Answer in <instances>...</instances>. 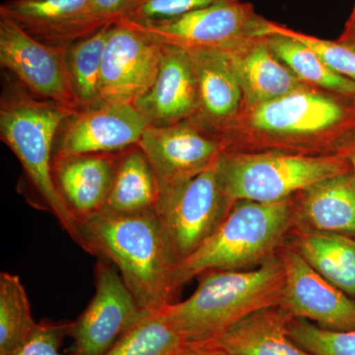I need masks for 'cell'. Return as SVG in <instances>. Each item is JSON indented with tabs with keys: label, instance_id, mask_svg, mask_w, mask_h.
<instances>
[{
	"label": "cell",
	"instance_id": "4316f807",
	"mask_svg": "<svg viewBox=\"0 0 355 355\" xmlns=\"http://www.w3.org/2000/svg\"><path fill=\"white\" fill-rule=\"evenodd\" d=\"M18 275L0 273V355L15 352L37 326Z\"/></svg>",
	"mask_w": 355,
	"mask_h": 355
},
{
	"label": "cell",
	"instance_id": "e575fe53",
	"mask_svg": "<svg viewBox=\"0 0 355 355\" xmlns=\"http://www.w3.org/2000/svg\"><path fill=\"white\" fill-rule=\"evenodd\" d=\"M350 165H352V174H354L355 182V147L354 150L349 155Z\"/></svg>",
	"mask_w": 355,
	"mask_h": 355
},
{
	"label": "cell",
	"instance_id": "f1b7e54d",
	"mask_svg": "<svg viewBox=\"0 0 355 355\" xmlns=\"http://www.w3.org/2000/svg\"><path fill=\"white\" fill-rule=\"evenodd\" d=\"M237 0H130L118 22L150 24L214 4Z\"/></svg>",
	"mask_w": 355,
	"mask_h": 355
},
{
	"label": "cell",
	"instance_id": "603a6c76",
	"mask_svg": "<svg viewBox=\"0 0 355 355\" xmlns=\"http://www.w3.org/2000/svg\"><path fill=\"white\" fill-rule=\"evenodd\" d=\"M160 190L148 158L139 146L118 153L113 184L103 210L139 214L156 210Z\"/></svg>",
	"mask_w": 355,
	"mask_h": 355
},
{
	"label": "cell",
	"instance_id": "277c9868",
	"mask_svg": "<svg viewBox=\"0 0 355 355\" xmlns=\"http://www.w3.org/2000/svg\"><path fill=\"white\" fill-rule=\"evenodd\" d=\"M292 197L277 202H234L211 237L175 266V291L207 270H252L277 256L293 229Z\"/></svg>",
	"mask_w": 355,
	"mask_h": 355
},
{
	"label": "cell",
	"instance_id": "4dcf8cb0",
	"mask_svg": "<svg viewBox=\"0 0 355 355\" xmlns=\"http://www.w3.org/2000/svg\"><path fill=\"white\" fill-rule=\"evenodd\" d=\"M71 328V322H41L27 340L9 355H62L60 347Z\"/></svg>",
	"mask_w": 355,
	"mask_h": 355
},
{
	"label": "cell",
	"instance_id": "5b68a950",
	"mask_svg": "<svg viewBox=\"0 0 355 355\" xmlns=\"http://www.w3.org/2000/svg\"><path fill=\"white\" fill-rule=\"evenodd\" d=\"M74 113L10 83L0 103V137L15 154L46 209L80 246L78 219L67 207L53 175L55 144L65 120Z\"/></svg>",
	"mask_w": 355,
	"mask_h": 355
},
{
	"label": "cell",
	"instance_id": "6da1fadb",
	"mask_svg": "<svg viewBox=\"0 0 355 355\" xmlns=\"http://www.w3.org/2000/svg\"><path fill=\"white\" fill-rule=\"evenodd\" d=\"M217 137L222 151L349 157L355 147V96L304 85L244 107Z\"/></svg>",
	"mask_w": 355,
	"mask_h": 355
},
{
	"label": "cell",
	"instance_id": "1f68e13d",
	"mask_svg": "<svg viewBox=\"0 0 355 355\" xmlns=\"http://www.w3.org/2000/svg\"><path fill=\"white\" fill-rule=\"evenodd\" d=\"M130 0H91L92 13L100 28L116 24L121 19Z\"/></svg>",
	"mask_w": 355,
	"mask_h": 355
},
{
	"label": "cell",
	"instance_id": "484cf974",
	"mask_svg": "<svg viewBox=\"0 0 355 355\" xmlns=\"http://www.w3.org/2000/svg\"><path fill=\"white\" fill-rule=\"evenodd\" d=\"M187 345L160 309L144 310L105 355H179Z\"/></svg>",
	"mask_w": 355,
	"mask_h": 355
},
{
	"label": "cell",
	"instance_id": "7c38bea8",
	"mask_svg": "<svg viewBox=\"0 0 355 355\" xmlns=\"http://www.w3.org/2000/svg\"><path fill=\"white\" fill-rule=\"evenodd\" d=\"M148 123L132 104L101 101L65 120L53 158L120 153L137 146Z\"/></svg>",
	"mask_w": 355,
	"mask_h": 355
},
{
	"label": "cell",
	"instance_id": "52a82bcc",
	"mask_svg": "<svg viewBox=\"0 0 355 355\" xmlns=\"http://www.w3.org/2000/svg\"><path fill=\"white\" fill-rule=\"evenodd\" d=\"M121 23L163 46L182 50H226L233 44L268 36L270 21L248 2H223L196 9L178 17L150 23Z\"/></svg>",
	"mask_w": 355,
	"mask_h": 355
},
{
	"label": "cell",
	"instance_id": "cb8c5ba5",
	"mask_svg": "<svg viewBox=\"0 0 355 355\" xmlns=\"http://www.w3.org/2000/svg\"><path fill=\"white\" fill-rule=\"evenodd\" d=\"M266 41L273 53L299 80L313 87L355 96L354 81L334 71L316 51L284 31V26L270 21Z\"/></svg>",
	"mask_w": 355,
	"mask_h": 355
},
{
	"label": "cell",
	"instance_id": "8992f818",
	"mask_svg": "<svg viewBox=\"0 0 355 355\" xmlns=\"http://www.w3.org/2000/svg\"><path fill=\"white\" fill-rule=\"evenodd\" d=\"M217 180L231 202H277L322 180L352 172L345 156H305L260 151H222L216 165Z\"/></svg>",
	"mask_w": 355,
	"mask_h": 355
},
{
	"label": "cell",
	"instance_id": "ac0fdd59",
	"mask_svg": "<svg viewBox=\"0 0 355 355\" xmlns=\"http://www.w3.org/2000/svg\"><path fill=\"white\" fill-rule=\"evenodd\" d=\"M292 198L293 229L355 237V182L352 171L322 180Z\"/></svg>",
	"mask_w": 355,
	"mask_h": 355
},
{
	"label": "cell",
	"instance_id": "5bb4252c",
	"mask_svg": "<svg viewBox=\"0 0 355 355\" xmlns=\"http://www.w3.org/2000/svg\"><path fill=\"white\" fill-rule=\"evenodd\" d=\"M164 46L121 23L110 27L101 72L102 101L133 104L153 86Z\"/></svg>",
	"mask_w": 355,
	"mask_h": 355
},
{
	"label": "cell",
	"instance_id": "44dd1931",
	"mask_svg": "<svg viewBox=\"0 0 355 355\" xmlns=\"http://www.w3.org/2000/svg\"><path fill=\"white\" fill-rule=\"evenodd\" d=\"M293 316L282 306L265 308L212 340L234 355H312L289 336Z\"/></svg>",
	"mask_w": 355,
	"mask_h": 355
},
{
	"label": "cell",
	"instance_id": "3957f363",
	"mask_svg": "<svg viewBox=\"0 0 355 355\" xmlns=\"http://www.w3.org/2000/svg\"><path fill=\"white\" fill-rule=\"evenodd\" d=\"M190 297L160 308L188 343L216 340L252 313L282 304L284 272L279 257L247 270H209L198 275Z\"/></svg>",
	"mask_w": 355,
	"mask_h": 355
},
{
	"label": "cell",
	"instance_id": "30bf717a",
	"mask_svg": "<svg viewBox=\"0 0 355 355\" xmlns=\"http://www.w3.org/2000/svg\"><path fill=\"white\" fill-rule=\"evenodd\" d=\"M137 146L153 166L160 198L212 167L222 153L218 137L193 120L148 125Z\"/></svg>",
	"mask_w": 355,
	"mask_h": 355
},
{
	"label": "cell",
	"instance_id": "d6986e66",
	"mask_svg": "<svg viewBox=\"0 0 355 355\" xmlns=\"http://www.w3.org/2000/svg\"><path fill=\"white\" fill-rule=\"evenodd\" d=\"M116 156L118 153L53 158L58 190L78 220L104 209L113 184Z\"/></svg>",
	"mask_w": 355,
	"mask_h": 355
},
{
	"label": "cell",
	"instance_id": "e0dca14e",
	"mask_svg": "<svg viewBox=\"0 0 355 355\" xmlns=\"http://www.w3.org/2000/svg\"><path fill=\"white\" fill-rule=\"evenodd\" d=\"M188 53L198 90V111L191 120L217 137L244 108L241 84L225 51Z\"/></svg>",
	"mask_w": 355,
	"mask_h": 355
},
{
	"label": "cell",
	"instance_id": "7a4b0ae2",
	"mask_svg": "<svg viewBox=\"0 0 355 355\" xmlns=\"http://www.w3.org/2000/svg\"><path fill=\"white\" fill-rule=\"evenodd\" d=\"M80 247L113 263L142 310L175 302L173 261L156 210L114 214L101 210L79 219Z\"/></svg>",
	"mask_w": 355,
	"mask_h": 355
},
{
	"label": "cell",
	"instance_id": "d4e9b609",
	"mask_svg": "<svg viewBox=\"0 0 355 355\" xmlns=\"http://www.w3.org/2000/svg\"><path fill=\"white\" fill-rule=\"evenodd\" d=\"M111 26H105L67 48V70L79 110L102 101L100 84L103 58Z\"/></svg>",
	"mask_w": 355,
	"mask_h": 355
},
{
	"label": "cell",
	"instance_id": "ba28073f",
	"mask_svg": "<svg viewBox=\"0 0 355 355\" xmlns=\"http://www.w3.org/2000/svg\"><path fill=\"white\" fill-rule=\"evenodd\" d=\"M216 165L159 200L156 212L175 266L211 237L234 205L219 186Z\"/></svg>",
	"mask_w": 355,
	"mask_h": 355
},
{
	"label": "cell",
	"instance_id": "836d02e7",
	"mask_svg": "<svg viewBox=\"0 0 355 355\" xmlns=\"http://www.w3.org/2000/svg\"><path fill=\"white\" fill-rule=\"evenodd\" d=\"M338 40L355 46V3L354 10H352L350 17L347 20V24H345L342 36Z\"/></svg>",
	"mask_w": 355,
	"mask_h": 355
},
{
	"label": "cell",
	"instance_id": "ffe728a7",
	"mask_svg": "<svg viewBox=\"0 0 355 355\" xmlns=\"http://www.w3.org/2000/svg\"><path fill=\"white\" fill-rule=\"evenodd\" d=\"M244 95V107L277 99L307 85L292 73L268 46L266 36L226 49Z\"/></svg>",
	"mask_w": 355,
	"mask_h": 355
},
{
	"label": "cell",
	"instance_id": "d6a6232c",
	"mask_svg": "<svg viewBox=\"0 0 355 355\" xmlns=\"http://www.w3.org/2000/svg\"><path fill=\"white\" fill-rule=\"evenodd\" d=\"M179 355H234L214 342L188 343Z\"/></svg>",
	"mask_w": 355,
	"mask_h": 355
},
{
	"label": "cell",
	"instance_id": "f546056e",
	"mask_svg": "<svg viewBox=\"0 0 355 355\" xmlns=\"http://www.w3.org/2000/svg\"><path fill=\"white\" fill-rule=\"evenodd\" d=\"M284 31L300 40L316 51L322 60L336 73L355 83V46L340 41H327L310 35L294 31L284 26Z\"/></svg>",
	"mask_w": 355,
	"mask_h": 355
},
{
	"label": "cell",
	"instance_id": "4fadbf2b",
	"mask_svg": "<svg viewBox=\"0 0 355 355\" xmlns=\"http://www.w3.org/2000/svg\"><path fill=\"white\" fill-rule=\"evenodd\" d=\"M277 254L284 272L282 308L326 330H355L354 298L322 277L286 241Z\"/></svg>",
	"mask_w": 355,
	"mask_h": 355
},
{
	"label": "cell",
	"instance_id": "9a60e30c",
	"mask_svg": "<svg viewBox=\"0 0 355 355\" xmlns=\"http://www.w3.org/2000/svg\"><path fill=\"white\" fill-rule=\"evenodd\" d=\"M132 105L153 127L195 118L198 111V83L188 51L164 46L155 81Z\"/></svg>",
	"mask_w": 355,
	"mask_h": 355
},
{
	"label": "cell",
	"instance_id": "8fae6325",
	"mask_svg": "<svg viewBox=\"0 0 355 355\" xmlns=\"http://www.w3.org/2000/svg\"><path fill=\"white\" fill-rule=\"evenodd\" d=\"M99 259L95 295L72 323L69 355L106 354L144 312L116 266Z\"/></svg>",
	"mask_w": 355,
	"mask_h": 355
},
{
	"label": "cell",
	"instance_id": "7402d4cb",
	"mask_svg": "<svg viewBox=\"0 0 355 355\" xmlns=\"http://www.w3.org/2000/svg\"><path fill=\"white\" fill-rule=\"evenodd\" d=\"M286 242L322 277L355 300V237L292 229Z\"/></svg>",
	"mask_w": 355,
	"mask_h": 355
},
{
	"label": "cell",
	"instance_id": "9c48e42d",
	"mask_svg": "<svg viewBox=\"0 0 355 355\" xmlns=\"http://www.w3.org/2000/svg\"><path fill=\"white\" fill-rule=\"evenodd\" d=\"M69 44H49L0 16V65L35 97L78 111L67 64Z\"/></svg>",
	"mask_w": 355,
	"mask_h": 355
},
{
	"label": "cell",
	"instance_id": "2e32d148",
	"mask_svg": "<svg viewBox=\"0 0 355 355\" xmlns=\"http://www.w3.org/2000/svg\"><path fill=\"white\" fill-rule=\"evenodd\" d=\"M0 16L9 18L34 38L49 44H70L101 29L91 0H8Z\"/></svg>",
	"mask_w": 355,
	"mask_h": 355
},
{
	"label": "cell",
	"instance_id": "83f0119b",
	"mask_svg": "<svg viewBox=\"0 0 355 355\" xmlns=\"http://www.w3.org/2000/svg\"><path fill=\"white\" fill-rule=\"evenodd\" d=\"M289 336L312 355H355V330H326L308 320L293 318Z\"/></svg>",
	"mask_w": 355,
	"mask_h": 355
}]
</instances>
